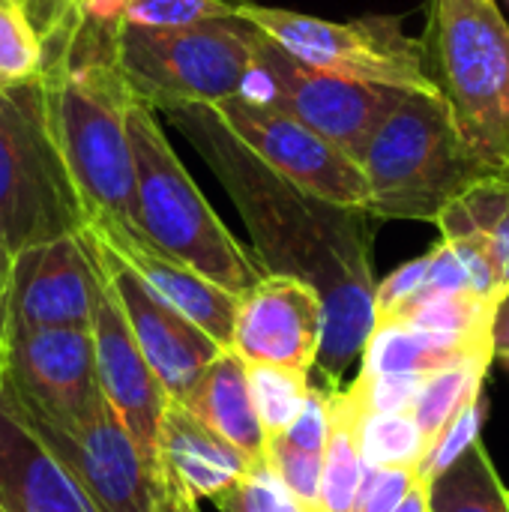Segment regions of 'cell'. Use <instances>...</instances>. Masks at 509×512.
<instances>
[{
	"label": "cell",
	"instance_id": "cell-1",
	"mask_svg": "<svg viewBox=\"0 0 509 512\" xmlns=\"http://www.w3.org/2000/svg\"><path fill=\"white\" fill-rule=\"evenodd\" d=\"M171 123L204 156L246 222L252 252L267 273L291 276L324 303L318 372L339 390L342 372L363 357L375 330V216L324 201L264 165L210 105L168 111Z\"/></svg>",
	"mask_w": 509,
	"mask_h": 512
},
{
	"label": "cell",
	"instance_id": "cell-2",
	"mask_svg": "<svg viewBox=\"0 0 509 512\" xmlns=\"http://www.w3.org/2000/svg\"><path fill=\"white\" fill-rule=\"evenodd\" d=\"M51 132L93 219L135 228V153L129 111L138 99L114 54V21L84 15L78 30L45 51L39 81Z\"/></svg>",
	"mask_w": 509,
	"mask_h": 512
},
{
	"label": "cell",
	"instance_id": "cell-3",
	"mask_svg": "<svg viewBox=\"0 0 509 512\" xmlns=\"http://www.w3.org/2000/svg\"><path fill=\"white\" fill-rule=\"evenodd\" d=\"M360 165L375 219L429 225L474 183L492 177L435 93H402L396 108L372 132Z\"/></svg>",
	"mask_w": 509,
	"mask_h": 512
},
{
	"label": "cell",
	"instance_id": "cell-4",
	"mask_svg": "<svg viewBox=\"0 0 509 512\" xmlns=\"http://www.w3.org/2000/svg\"><path fill=\"white\" fill-rule=\"evenodd\" d=\"M426 69L465 144L509 177V24L498 0H429Z\"/></svg>",
	"mask_w": 509,
	"mask_h": 512
},
{
	"label": "cell",
	"instance_id": "cell-5",
	"mask_svg": "<svg viewBox=\"0 0 509 512\" xmlns=\"http://www.w3.org/2000/svg\"><path fill=\"white\" fill-rule=\"evenodd\" d=\"M129 135L138 195L135 228L162 252L189 264L225 291L243 297L255 288L267 270L207 204L198 183L168 144L156 111L141 99L132 102Z\"/></svg>",
	"mask_w": 509,
	"mask_h": 512
},
{
	"label": "cell",
	"instance_id": "cell-6",
	"mask_svg": "<svg viewBox=\"0 0 509 512\" xmlns=\"http://www.w3.org/2000/svg\"><path fill=\"white\" fill-rule=\"evenodd\" d=\"M255 48L258 30L243 18L171 30L114 24V54L132 93L165 114L249 93Z\"/></svg>",
	"mask_w": 509,
	"mask_h": 512
},
{
	"label": "cell",
	"instance_id": "cell-7",
	"mask_svg": "<svg viewBox=\"0 0 509 512\" xmlns=\"http://www.w3.org/2000/svg\"><path fill=\"white\" fill-rule=\"evenodd\" d=\"M87 222L39 84L0 87V237L21 252L81 234Z\"/></svg>",
	"mask_w": 509,
	"mask_h": 512
},
{
	"label": "cell",
	"instance_id": "cell-8",
	"mask_svg": "<svg viewBox=\"0 0 509 512\" xmlns=\"http://www.w3.org/2000/svg\"><path fill=\"white\" fill-rule=\"evenodd\" d=\"M237 18L249 21L255 30L270 36L291 57L312 69L360 84L438 96L426 69L423 42L411 39L399 18L366 15L354 21H330L252 0H240Z\"/></svg>",
	"mask_w": 509,
	"mask_h": 512
},
{
	"label": "cell",
	"instance_id": "cell-9",
	"mask_svg": "<svg viewBox=\"0 0 509 512\" xmlns=\"http://www.w3.org/2000/svg\"><path fill=\"white\" fill-rule=\"evenodd\" d=\"M0 396L27 417L75 426L105 405L93 333L81 327H9L0 342Z\"/></svg>",
	"mask_w": 509,
	"mask_h": 512
},
{
	"label": "cell",
	"instance_id": "cell-10",
	"mask_svg": "<svg viewBox=\"0 0 509 512\" xmlns=\"http://www.w3.org/2000/svg\"><path fill=\"white\" fill-rule=\"evenodd\" d=\"M249 93L312 126L360 159L372 132L396 108L405 90L360 84L312 69L258 30L255 81Z\"/></svg>",
	"mask_w": 509,
	"mask_h": 512
},
{
	"label": "cell",
	"instance_id": "cell-11",
	"mask_svg": "<svg viewBox=\"0 0 509 512\" xmlns=\"http://www.w3.org/2000/svg\"><path fill=\"white\" fill-rule=\"evenodd\" d=\"M264 165L300 189L354 210H369V183L357 156L312 126L273 108L270 102L240 93L210 105Z\"/></svg>",
	"mask_w": 509,
	"mask_h": 512
},
{
	"label": "cell",
	"instance_id": "cell-12",
	"mask_svg": "<svg viewBox=\"0 0 509 512\" xmlns=\"http://www.w3.org/2000/svg\"><path fill=\"white\" fill-rule=\"evenodd\" d=\"M21 417L75 477L96 510L153 512L156 474L108 402L75 426H51L27 414Z\"/></svg>",
	"mask_w": 509,
	"mask_h": 512
},
{
	"label": "cell",
	"instance_id": "cell-13",
	"mask_svg": "<svg viewBox=\"0 0 509 512\" xmlns=\"http://www.w3.org/2000/svg\"><path fill=\"white\" fill-rule=\"evenodd\" d=\"M84 237H87L132 333H135L138 348L144 351L147 363L153 366V372L162 381V387L168 390V396L180 402L201 381V375L210 369V363L228 348H222L198 324H192L186 315H180L171 303H165L90 228H84Z\"/></svg>",
	"mask_w": 509,
	"mask_h": 512
},
{
	"label": "cell",
	"instance_id": "cell-14",
	"mask_svg": "<svg viewBox=\"0 0 509 512\" xmlns=\"http://www.w3.org/2000/svg\"><path fill=\"white\" fill-rule=\"evenodd\" d=\"M93 264H96V300H93L90 333H93L99 387H102L105 402L117 411L123 426L138 441L153 474H159V423H162V414H165L171 396L162 387V381L156 378L144 351L138 348L135 333H132L96 255H93Z\"/></svg>",
	"mask_w": 509,
	"mask_h": 512
},
{
	"label": "cell",
	"instance_id": "cell-15",
	"mask_svg": "<svg viewBox=\"0 0 509 512\" xmlns=\"http://www.w3.org/2000/svg\"><path fill=\"white\" fill-rule=\"evenodd\" d=\"M324 342V303L300 279L267 273L240 297L231 351L243 363L312 372Z\"/></svg>",
	"mask_w": 509,
	"mask_h": 512
},
{
	"label": "cell",
	"instance_id": "cell-16",
	"mask_svg": "<svg viewBox=\"0 0 509 512\" xmlns=\"http://www.w3.org/2000/svg\"><path fill=\"white\" fill-rule=\"evenodd\" d=\"M96 300V264L84 234L57 237L15 252L9 327H81L90 330Z\"/></svg>",
	"mask_w": 509,
	"mask_h": 512
},
{
	"label": "cell",
	"instance_id": "cell-17",
	"mask_svg": "<svg viewBox=\"0 0 509 512\" xmlns=\"http://www.w3.org/2000/svg\"><path fill=\"white\" fill-rule=\"evenodd\" d=\"M87 228L99 240H105L165 303H171L192 324H198L222 348H231L234 318H237V306H240L237 294L225 291L222 285L210 282L189 264L162 252L138 228L120 225L114 219H93V222H87Z\"/></svg>",
	"mask_w": 509,
	"mask_h": 512
},
{
	"label": "cell",
	"instance_id": "cell-18",
	"mask_svg": "<svg viewBox=\"0 0 509 512\" xmlns=\"http://www.w3.org/2000/svg\"><path fill=\"white\" fill-rule=\"evenodd\" d=\"M435 228L465 261L477 291L504 303L509 297V177L492 174L474 183L447 204Z\"/></svg>",
	"mask_w": 509,
	"mask_h": 512
},
{
	"label": "cell",
	"instance_id": "cell-19",
	"mask_svg": "<svg viewBox=\"0 0 509 512\" xmlns=\"http://www.w3.org/2000/svg\"><path fill=\"white\" fill-rule=\"evenodd\" d=\"M0 507L6 512H99L48 444L0 396Z\"/></svg>",
	"mask_w": 509,
	"mask_h": 512
},
{
	"label": "cell",
	"instance_id": "cell-20",
	"mask_svg": "<svg viewBox=\"0 0 509 512\" xmlns=\"http://www.w3.org/2000/svg\"><path fill=\"white\" fill-rule=\"evenodd\" d=\"M255 462L171 399L159 423V471L180 483L195 501H216L234 489Z\"/></svg>",
	"mask_w": 509,
	"mask_h": 512
},
{
	"label": "cell",
	"instance_id": "cell-21",
	"mask_svg": "<svg viewBox=\"0 0 509 512\" xmlns=\"http://www.w3.org/2000/svg\"><path fill=\"white\" fill-rule=\"evenodd\" d=\"M180 402L252 462L267 459V438L255 411L249 366L231 348L210 363L201 381Z\"/></svg>",
	"mask_w": 509,
	"mask_h": 512
},
{
	"label": "cell",
	"instance_id": "cell-22",
	"mask_svg": "<svg viewBox=\"0 0 509 512\" xmlns=\"http://www.w3.org/2000/svg\"><path fill=\"white\" fill-rule=\"evenodd\" d=\"M492 357H495V342L417 330L408 324H375L363 348L360 372L429 378L435 372L465 363H492Z\"/></svg>",
	"mask_w": 509,
	"mask_h": 512
},
{
	"label": "cell",
	"instance_id": "cell-23",
	"mask_svg": "<svg viewBox=\"0 0 509 512\" xmlns=\"http://www.w3.org/2000/svg\"><path fill=\"white\" fill-rule=\"evenodd\" d=\"M366 411L351 390L330 393V438L324 450L321 512H354L369 465L363 459Z\"/></svg>",
	"mask_w": 509,
	"mask_h": 512
},
{
	"label": "cell",
	"instance_id": "cell-24",
	"mask_svg": "<svg viewBox=\"0 0 509 512\" xmlns=\"http://www.w3.org/2000/svg\"><path fill=\"white\" fill-rule=\"evenodd\" d=\"M498 309L501 303L480 291H435L411 300L387 318H378V324H408L417 330L495 342Z\"/></svg>",
	"mask_w": 509,
	"mask_h": 512
},
{
	"label": "cell",
	"instance_id": "cell-25",
	"mask_svg": "<svg viewBox=\"0 0 509 512\" xmlns=\"http://www.w3.org/2000/svg\"><path fill=\"white\" fill-rule=\"evenodd\" d=\"M429 495L432 512H509V489L480 441L429 483Z\"/></svg>",
	"mask_w": 509,
	"mask_h": 512
},
{
	"label": "cell",
	"instance_id": "cell-26",
	"mask_svg": "<svg viewBox=\"0 0 509 512\" xmlns=\"http://www.w3.org/2000/svg\"><path fill=\"white\" fill-rule=\"evenodd\" d=\"M249 384H252V399H255V411H258L264 438L270 444V441L282 438L291 429V423L300 417L312 381L306 372H297V369L252 363Z\"/></svg>",
	"mask_w": 509,
	"mask_h": 512
},
{
	"label": "cell",
	"instance_id": "cell-27",
	"mask_svg": "<svg viewBox=\"0 0 509 512\" xmlns=\"http://www.w3.org/2000/svg\"><path fill=\"white\" fill-rule=\"evenodd\" d=\"M45 75V42L18 0H0V87H30Z\"/></svg>",
	"mask_w": 509,
	"mask_h": 512
},
{
	"label": "cell",
	"instance_id": "cell-28",
	"mask_svg": "<svg viewBox=\"0 0 509 512\" xmlns=\"http://www.w3.org/2000/svg\"><path fill=\"white\" fill-rule=\"evenodd\" d=\"M486 369H489V363H465V366L435 372L423 381L411 414L420 423V429L426 432L429 444L459 414V408L483 387Z\"/></svg>",
	"mask_w": 509,
	"mask_h": 512
},
{
	"label": "cell",
	"instance_id": "cell-29",
	"mask_svg": "<svg viewBox=\"0 0 509 512\" xmlns=\"http://www.w3.org/2000/svg\"><path fill=\"white\" fill-rule=\"evenodd\" d=\"M429 438L411 411L369 414L363 423V459L369 468H417Z\"/></svg>",
	"mask_w": 509,
	"mask_h": 512
},
{
	"label": "cell",
	"instance_id": "cell-30",
	"mask_svg": "<svg viewBox=\"0 0 509 512\" xmlns=\"http://www.w3.org/2000/svg\"><path fill=\"white\" fill-rule=\"evenodd\" d=\"M240 0H123L117 24L144 30L192 27L204 21L237 18Z\"/></svg>",
	"mask_w": 509,
	"mask_h": 512
},
{
	"label": "cell",
	"instance_id": "cell-31",
	"mask_svg": "<svg viewBox=\"0 0 509 512\" xmlns=\"http://www.w3.org/2000/svg\"><path fill=\"white\" fill-rule=\"evenodd\" d=\"M486 420V393L483 387L459 408V414L435 435V441L429 444L423 462L417 465V477L423 483L438 480L444 471H450L477 441H480V429Z\"/></svg>",
	"mask_w": 509,
	"mask_h": 512
},
{
	"label": "cell",
	"instance_id": "cell-32",
	"mask_svg": "<svg viewBox=\"0 0 509 512\" xmlns=\"http://www.w3.org/2000/svg\"><path fill=\"white\" fill-rule=\"evenodd\" d=\"M219 512H303L297 498L288 492L270 459L255 462L246 477L213 501Z\"/></svg>",
	"mask_w": 509,
	"mask_h": 512
},
{
	"label": "cell",
	"instance_id": "cell-33",
	"mask_svg": "<svg viewBox=\"0 0 509 512\" xmlns=\"http://www.w3.org/2000/svg\"><path fill=\"white\" fill-rule=\"evenodd\" d=\"M267 459L297 498L303 512H321V483H324V456L294 450L282 441L267 444Z\"/></svg>",
	"mask_w": 509,
	"mask_h": 512
},
{
	"label": "cell",
	"instance_id": "cell-34",
	"mask_svg": "<svg viewBox=\"0 0 509 512\" xmlns=\"http://www.w3.org/2000/svg\"><path fill=\"white\" fill-rule=\"evenodd\" d=\"M426 378L420 375H366L360 372L348 387L369 414H399L411 411Z\"/></svg>",
	"mask_w": 509,
	"mask_h": 512
},
{
	"label": "cell",
	"instance_id": "cell-35",
	"mask_svg": "<svg viewBox=\"0 0 509 512\" xmlns=\"http://www.w3.org/2000/svg\"><path fill=\"white\" fill-rule=\"evenodd\" d=\"M330 393L333 390L309 387V396H306V405H303L300 417L276 441H282V444H288L294 450H303V453L324 456L327 438H330Z\"/></svg>",
	"mask_w": 509,
	"mask_h": 512
},
{
	"label": "cell",
	"instance_id": "cell-36",
	"mask_svg": "<svg viewBox=\"0 0 509 512\" xmlns=\"http://www.w3.org/2000/svg\"><path fill=\"white\" fill-rule=\"evenodd\" d=\"M417 480V468H369L354 512H396Z\"/></svg>",
	"mask_w": 509,
	"mask_h": 512
},
{
	"label": "cell",
	"instance_id": "cell-37",
	"mask_svg": "<svg viewBox=\"0 0 509 512\" xmlns=\"http://www.w3.org/2000/svg\"><path fill=\"white\" fill-rule=\"evenodd\" d=\"M18 3L27 9L33 27L39 30L45 51L66 42L84 21L81 0H18Z\"/></svg>",
	"mask_w": 509,
	"mask_h": 512
},
{
	"label": "cell",
	"instance_id": "cell-38",
	"mask_svg": "<svg viewBox=\"0 0 509 512\" xmlns=\"http://www.w3.org/2000/svg\"><path fill=\"white\" fill-rule=\"evenodd\" d=\"M153 512H201L198 501L174 483L168 474H156V495H153Z\"/></svg>",
	"mask_w": 509,
	"mask_h": 512
},
{
	"label": "cell",
	"instance_id": "cell-39",
	"mask_svg": "<svg viewBox=\"0 0 509 512\" xmlns=\"http://www.w3.org/2000/svg\"><path fill=\"white\" fill-rule=\"evenodd\" d=\"M12 261L15 252L6 246V240L0 237V342L6 333V303H9V279H12Z\"/></svg>",
	"mask_w": 509,
	"mask_h": 512
},
{
	"label": "cell",
	"instance_id": "cell-40",
	"mask_svg": "<svg viewBox=\"0 0 509 512\" xmlns=\"http://www.w3.org/2000/svg\"><path fill=\"white\" fill-rule=\"evenodd\" d=\"M396 512H432V495H429V483L417 480V486L408 492V498L396 507Z\"/></svg>",
	"mask_w": 509,
	"mask_h": 512
},
{
	"label": "cell",
	"instance_id": "cell-41",
	"mask_svg": "<svg viewBox=\"0 0 509 512\" xmlns=\"http://www.w3.org/2000/svg\"><path fill=\"white\" fill-rule=\"evenodd\" d=\"M120 3L123 0H81L84 15H90L96 21H114V24H117V15H120Z\"/></svg>",
	"mask_w": 509,
	"mask_h": 512
},
{
	"label": "cell",
	"instance_id": "cell-42",
	"mask_svg": "<svg viewBox=\"0 0 509 512\" xmlns=\"http://www.w3.org/2000/svg\"><path fill=\"white\" fill-rule=\"evenodd\" d=\"M495 357H509V297L501 303L495 321Z\"/></svg>",
	"mask_w": 509,
	"mask_h": 512
},
{
	"label": "cell",
	"instance_id": "cell-43",
	"mask_svg": "<svg viewBox=\"0 0 509 512\" xmlns=\"http://www.w3.org/2000/svg\"><path fill=\"white\" fill-rule=\"evenodd\" d=\"M501 360H504V363H507V366H509V357H501Z\"/></svg>",
	"mask_w": 509,
	"mask_h": 512
},
{
	"label": "cell",
	"instance_id": "cell-44",
	"mask_svg": "<svg viewBox=\"0 0 509 512\" xmlns=\"http://www.w3.org/2000/svg\"><path fill=\"white\" fill-rule=\"evenodd\" d=\"M504 3H507V6H509V0H504Z\"/></svg>",
	"mask_w": 509,
	"mask_h": 512
},
{
	"label": "cell",
	"instance_id": "cell-45",
	"mask_svg": "<svg viewBox=\"0 0 509 512\" xmlns=\"http://www.w3.org/2000/svg\"><path fill=\"white\" fill-rule=\"evenodd\" d=\"M0 512H6V510H3V507H0Z\"/></svg>",
	"mask_w": 509,
	"mask_h": 512
}]
</instances>
